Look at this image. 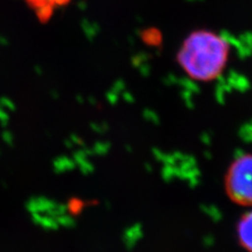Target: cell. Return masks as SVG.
Wrapping results in <instances>:
<instances>
[{"mask_svg":"<svg viewBox=\"0 0 252 252\" xmlns=\"http://www.w3.org/2000/svg\"><path fill=\"white\" fill-rule=\"evenodd\" d=\"M230 44L216 32L201 29L188 34L177 53L183 72L196 82L215 81L228 64Z\"/></svg>","mask_w":252,"mask_h":252,"instance_id":"obj_1","label":"cell"},{"mask_svg":"<svg viewBox=\"0 0 252 252\" xmlns=\"http://www.w3.org/2000/svg\"><path fill=\"white\" fill-rule=\"evenodd\" d=\"M226 195L242 207H252V154H244L234 159L224 178Z\"/></svg>","mask_w":252,"mask_h":252,"instance_id":"obj_2","label":"cell"},{"mask_svg":"<svg viewBox=\"0 0 252 252\" xmlns=\"http://www.w3.org/2000/svg\"><path fill=\"white\" fill-rule=\"evenodd\" d=\"M29 9L34 13L38 21L45 25L59 9L66 6L72 0H23Z\"/></svg>","mask_w":252,"mask_h":252,"instance_id":"obj_3","label":"cell"},{"mask_svg":"<svg viewBox=\"0 0 252 252\" xmlns=\"http://www.w3.org/2000/svg\"><path fill=\"white\" fill-rule=\"evenodd\" d=\"M236 240L245 252H252V210L244 214L236 223Z\"/></svg>","mask_w":252,"mask_h":252,"instance_id":"obj_4","label":"cell"}]
</instances>
